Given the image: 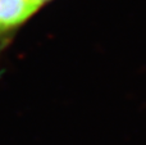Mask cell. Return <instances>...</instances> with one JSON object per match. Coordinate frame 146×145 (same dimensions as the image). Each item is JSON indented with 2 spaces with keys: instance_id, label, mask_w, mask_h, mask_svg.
<instances>
[{
  "instance_id": "obj_1",
  "label": "cell",
  "mask_w": 146,
  "mask_h": 145,
  "mask_svg": "<svg viewBox=\"0 0 146 145\" xmlns=\"http://www.w3.org/2000/svg\"><path fill=\"white\" fill-rule=\"evenodd\" d=\"M40 8L36 0H0V48L7 45L12 33Z\"/></svg>"
},
{
  "instance_id": "obj_2",
  "label": "cell",
  "mask_w": 146,
  "mask_h": 145,
  "mask_svg": "<svg viewBox=\"0 0 146 145\" xmlns=\"http://www.w3.org/2000/svg\"><path fill=\"white\" fill-rule=\"evenodd\" d=\"M36 1H37V3H38V4H40V5H41V7H42V5H44V4H45V3H46V1H49V0H36Z\"/></svg>"
}]
</instances>
